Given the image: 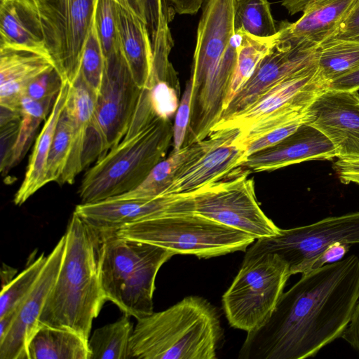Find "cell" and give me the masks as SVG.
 I'll return each instance as SVG.
<instances>
[{
    "mask_svg": "<svg viewBox=\"0 0 359 359\" xmlns=\"http://www.w3.org/2000/svg\"><path fill=\"white\" fill-rule=\"evenodd\" d=\"M124 314L116 321L96 329L88 339L90 359H130L133 325Z\"/></svg>",
    "mask_w": 359,
    "mask_h": 359,
    "instance_id": "4dcf8cb0",
    "label": "cell"
},
{
    "mask_svg": "<svg viewBox=\"0 0 359 359\" xmlns=\"http://www.w3.org/2000/svg\"><path fill=\"white\" fill-rule=\"evenodd\" d=\"M327 89L334 90H358L359 68L333 80L329 83Z\"/></svg>",
    "mask_w": 359,
    "mask_h": 359,
    "instance_id": "7bdbcfd3",
    "label": "cell"
},
{
    "mask_svg": "<svg viewBox=\"0 0 359 359\" xmlns=\"http://www.w3.org/2000/svg\"><path fill=\"white\" fill-rule=\"evenodd\" d=\"M96 98V95L79 75L71 86L67 103L71 116V149L66 167L57 183L60 185L73 184L84 169L83 155Z\"/></svg>",
    "mask_w": 359,
    "mask_h": 359,
    "instance_id": "603a6c76",
    "label": "cell"
},
{
    "mask_svg": "<svg viewBox=\"0 0 359 359\" xmlns=\"http://www.w3.org/2000/svg\"><path fill=\"white\" fill-rule=\"evenodd\" d=\"M236 0H205L189 81L191 114L187 139L205 140L226 109L241 33L234 32Z\"/></svg>",
    "mask_w": 359,
    "mask_h": 359,
    "instance_id": "7a4b0ae2",
    "label": "cell"
},
{
    "mask_svg": "<svg viewBox=\"0 0 359 359\" xmlns=\"http://www.w3.org/2000/svg\"><path fill=\"white\" fill-rule=\"evenodd\" d=\"M306 123L331 141L339 159L359 161L358 90L326 89L308 108Z\"/></svg>",
    "mask_w": 359,
    "mask_h": 359,
    "instance_id": "9a60e30c",
    "label": "cell"
},
{
    "mask_svg": "<svg viewBox=\"0 0 359 359\" xmlns=\"http://www.w3.org/2000/svg\"><path fill=\"white\" fill-rule=\"evenodd\" d=\"M191 101V83L189 80L180 100L173 123V150L177 151L184 145L190 120Z\"/></svg>",
    "mask_w": 359,
    "mask_h": 359,
    "instance_id": "74e56055",
    "label": "cell"
},
{
    "mask_svg": "<svg viewBox=\"0 0 359 359\" xmlns=\"http://www.w3.org/2000/svg\"><path fill=\"white\" fill-rule=\"evenodd\" d=\"M142 90L126 62L106 65L83 155V168L102 158L125 136Z\"/></svg>",
    "mask_w": 359,
    "mask_h": 359,
    "instance_id": "30bf717a",
    "label": "cell"
},
{
    "mask_svg": "<svg viewBox=\"0 0 359 359\" xmlns=\"http://www.w3.org/2000/svg\"><path fill=\"white\" fill-rule=\"evenodd\" d=\"M29 359H90L88 340L69 330L39 325L27 347Z\"/></svg>",
    "mask_w": 359,
    "mask_h": 359,
    "instance_id": "484cf974",
    "label": "cell"
},
{
    "mask_svg": "<svg viewBox=\"0 0 359 359\" xmlns=\"http://www.w3.org/2000/svg\"><path fill=\"white\" fill-rule=\"evenodd\" d=\"M136 1H143V0H135Z\"/></svg>",
    "mask_w": 359,
    "mask_h": 359,
    "instance_id": "7dc6e473",
    "label": "cell"
},
{
    "mask_svg": "<svg viewBox=\"0 0 359 359\" xmlns=\"http://www.w3.org/2000/svg\"><path fill=\"white\" fill-rule=\"evenodd\" d=\"M56 98L37 101L24 97L21 102V120L13 146L5 164L0 168L6 174L18 165L27 154L42 121H46Z\"/></svg>",
    "mask_w": 359,
    "mask_h": 359,
    "instance_id": "f1b7e54d",
    "label": "cell"
},
{
    "mask_svg": "<svg viewBox=\"0 0 359 359\" xmlns=\"http://www.w3.org/2000/svg\"><path fill=\"white\" fill-rule=\"evenodd\" d=\"M172 140V118L160 115L129 128L121 141L83 175L79 189L81 203L102 201L135 189L165 158Z\"/></svg>",
    "mask_w": 359,
    "mask_h": 359,
    "instance_id": "5b68a950",
    "label": "cell"
},
{
    "mask_svg": "<svg viewBox=\"0 0 359 359\" xmlns=\"http://www.w3.org/2000/svg\"><path fill=\"white\" fill-rule=\"evenodd\" d=\"M0 48L50 57L39 14L30 0H0Z\"/></svg>",
    "mask_w": 359,
    "mask_h": 359,
    "instance_id": "7402d4cb",
    "label": "cell"
},
{
    "mask_svg": "<svg viewBox=\"0 0 359 359\" xmlns=\"http://www.w3.org/2000/svg\"><path fill=\"white\" fill-rule=\"evenodd\" d=\"M208 138L180 149L173 150L170 154L157 163L147 178L135 189L113 198L123 199H150L164 193L173 182L177 173L189 161L200 154L206 147Z\"/></svg>",
    "mask_w": 359,
    "mask_h": 359,
    "instance_id": "4316f807",
    "label": "cell"
},
{
    "mask_svg": "<svg viewBox=\"0 0 359 359\" xmlns=\"http://www.w3.org/2000/svg\"><path fill=\"white\" fill-rule=\"evenodd\" d=\"M223 335L219 313L207 299L189 296L137 320L130 340L132 358L215 359Z\"/></svg>",
    "mask_w": 359,
    "mask_h": 359,
    "instance_id": "277c9868",
    "label": "cell"
},
{
    "mask_svg": "<svg viewBox=\"0 0 359 359\" xmlns=\"http://www.w3.org/2000/svg\"><path fill=\"white\" fill-rule=\"evenodd\" d=\"M55 67L50 57L33 51L0 48V106L20 112L28 84L39 75Z\"/></svg>",
    "mask_w": 359,
    "mask_h": 359,
    "instance_id": "44dd1931",
    "label": "cell"
},
{
    "mask_svg": "<svg viewBox=\"0 0 359 359\" xmlns=\"http://www.w3.org/2000/svg\"><path fill=\"white\" fill-rule=\"evenodd\" d=\"M341 337L354 349L359 351V298L355 304L351 320Z\"/></svg>",
    "mask_w": 359,
    "mask_h": 359,
    "instance_id": "b9f144b4",
    "label": "cell"
},
{
    "mask_svg": "<svg viewBox=\"0 0 359 359\" xmlns=\"http://www.w3.org/2000/svg\"><path fill=\"white\" fill-rule=\"evenodd\" d=\"M359 298L355 255L302 274L267 321L247 332L240 359H304L341 337Z\"/></svg>",
    "mask_w": 359,
    "mask_h": 359,
    "instance_id": "6da1fadb",
    "label": "cell"
},
{
    "mask_svg": "<svg viewBox=\"0 0 359 359\" xmlns=\"http://www.w3.org/2000/svg\"><path fill=\"white\" fill-rule=\"evenodd\" d=\"M76 212L102 232L118 231L127 224L170 215L194 212L191 193L160 196L150 199L110 198L80 203Z\"/></svg>",
    "mask_w": 359,
    "mask_h": 359,
    "instance_id": "5bb4252c",
    "label": "cell"
},
{
    "mask_svg": "<svg viewBox=\"0 0 359 359\" xmlns=\"http://www.w3.org/2000/svg\"><path fill=\"white\" fill-rule=\"evenodd\" d=\"M64 81L55 67H53L33 79L27 86L24 97L43 101L56 98Z\"/></svg>",
    "mask_w": 359,
    "mask_h": 359,
    "instance_id": "8d00e7d4",
    "label": "cell"
},
{
    "mask_svg": "<svg viewBox=\"0 0 359 359\" xmlns=\"http://www.w3.org/2000/svg\"><path fill=\"white\" fill-rule=\"evenodd\" d=\"M316 64V50H304L294 47L280 36L273 50L262 60L252 76L226 108L220 121L249 107L280 81Z\"/></svg>",
    "mask_w": 359,
    "mask_h": 359,
    "instance_id": "e0dca14e",
    "label": "cell"
},
{
    "mask_svg": "<svg viewBox=\"0 0 359 359\" xmlns=\"http://www.w3.org/2000/svg\"><path fill=\"white\" fill-rule=\"evenodd\" d=\"M327 88L316 63L273 86L249 107L219 121L212 131L238 128L243 132L264 119L306 111Z\"/></svg>",
    "mask_w": 359,
    "mask_h": 359,
    "instance_id": "4fadbf2b",
    "label": "cell"
},
{
    "mask_svg": "<svg viewBox=\"0 0 359 359\" xmlns=\"http://www.w3.org/2000/svg\"><path fill=\"white\" fill-rule=\"evenodd\" d=\"M95 4V0H66L67 36L62 79L71 85L79 75Z\"/></svg>",
    "mask_w": 359,
    "mask_h": 359,
    "instance_id": "d4e9b609",
    "label": "cell"
},
{
    "mask_svg": "<svg viewBox=\"0 0 359 359\" xmlns=\"http://www.w3.org/2000/svg\"><path fill=\"white\" fill-rule=\"evenodd\" d=\"M238 128L212 131L205 149L177 173L164 195L191 193L246 170L248 154Z\"/></svg>",
    "mask_w": 359,
    "mask_h": 359,
    "instance_id": "7c38bea8",
    "label": "cell"
},
{
    "mask_svg": "<svg viewBox=\"0 0 359 359\" xmlns=\"http://www.w3.org/2000/svg\"><path fill=\"white\" fill-rule=\"evenodd\" d=\"M233 26L235 32L241 31L260 38L272 36L279 29L268 0H236Z\"/></svg>",
    "mask_w": 359,
    "mask_h": 359,
    "instance_id": "d6a6232c",
    "label": "cell"
},
{
    "mask_svg": "<svg viewBox=\"0 0 359 359\" xmlns=\"http://www.w3.org/2000/svg\"><path fill=\"white\" fill-rule=\"evenodd\" d=\"M16 273L17 270L15 269L3 264L1 269V287L8 284L15 278Z\"/></svg>",
    "mask_w": 359,
    "mask_h": 359,
    "instance_id": "bcb514c9",
    "label": "cell"
},
{
    "mask_svg": "<svg viewBox=\"0 0 359 359\" xmlns=\"http://www.w3.org/2000/svg\"><path fill=\"white\" fill-rule=\"evenodd\" d=\"M104 72V59L94 11L82 53L79 75L96 96L101 88Z\"/></svg>",
    "mask_w": 359,
    "mask_h": 359,
    "instance_id": "e575fe53",
    "label": "cell"
},
{
    "mask_svg": "<svg viewBox=\"0 0 359 359\" xmlns=\"http://www.w3.org/2000/svg\"><path fill=\"white\" fill-rule=\"evenodd\" d=\"M71 86L67 81H64L52 110L36 140L25 177L14 196L13 201L16 205H22L46 185V168L50 148L58 119L67 102Z\"/></svg>",
    "mask_w": 359,
    "mask_h": 359,
    "instance_id": "cb8c5ba5",
    "label": "cell"
},
{
    "mask_svg": "<svg viewBox=\"0 0 359 359\" xmlns=\"http://www.w3.org/2000/svg\"><path fill=\"white\" fill-rule=\"evenodd\" d=\"M46 259L47 257L42 253L8 284L1 287L0 317L15 310L18 307L34 286Z\"/></svg>",
    "mask_w": 359,
    "mask_h": 359,
    "instance_id": "d590c367",
    "label": "cell"
},
{
    "mask_svg": "<svg viewBox=\"0 0 359 359\" xmlns=\"http://www.w3.org/2000/svg\"><path fill=\"white\" fill-rule=\"evenodd\" d=\"M41 20L47 47L62 78L67 36L66 0H30Z\"/></svg>",
    "mask_w": 359,
    "mask_h": 359,
    "instance_id": "f546056e",
    "label": "cell"
},
{
    "mask_svg": "<svg viewBox=\"0 0 359 359\" xmlns=\"http://www.w3.org/2000/svg\"><path fill=\"white\" fill-rule=\"evenodd\" d=\"M358 0H311L296 22H282L280 39L304 50H316L332 38Z\"/></svg>",
    "mask_w": 359,
    "mask_h": 359,
    "instance_id": "d6986e66",
    "label": "cell"
},
{
    "mask_svg": "<svg viewBox=\"0 0 359 359\" xmlns=\"http://www.w3.org/2000/svg\"><path fill=\"white\" fill-rule=\"evenodd\" d=\"M66 238L64 234L47 256L34 286L17 308L12 326L0 341V359H29V342L39 326L46 300L57 279L62 262Z\"/></svg>",
    "mask_w": 359,
    "mask_h": 359,
    "instance_id": "2e32d148",
    "label": "cell"
},
{
    "mask_svg": "<svg viewBox=\"0 0 359 359\" xmlns=\"http://www.w3.org/2000/svg\"><path fill=\"white\" fill-rule=\"evenodd\" d=\"M358 184H359V182L358 183Z\"/></svg>",
    "mask_w": 359,
    "mask_h": 359,
    "instance_id": "c3c4849f",
    "label": "cell"
},
{
    "mask_svg": "<svg viewBox=\"0 0 359 359\" xmlns=\"http://www.w3.org/2000/svg\"><path fill=\"white\" fill-rule=\"evenodd\" d=\"M116 20L126 60L141 88H148L153 67V51L147 23L130 0H116Z\"/></svg>",
    "mask_w": 359,
    "mask_h": 359,
    "instance_id": "ffe728a7",
    "label": "cell"
},
{
    "mask_svg": "<svg viewBox=\"0 0 359 359\" xmlns=\"http://www.w3.org/2000/svg\"><path fill=\"white\" fill-rule=\"evenodd\" d=\"M118 233L171 250L210 258L245 251L255 240L248 233L195 212L170 215L123 226Z\"/></svg>",
    "mask_w": 359,
    "mask_h": 359,
    "instance_id": "52a82bcc",
    "label": "cell"
},
{
    "mask_svg": "<svg viewBox=\"0 0 359 359\" xmlns=\"http://www.w3.org/2000/svg\"><path fill=\"white\" fill-rule=\"evenodd\" d=\"M334 39L359 41V0L341 23L337 32L330 39Z\"/></svg>",
    "mask_w": 359,
    "mask_h": 359,
    "instance_id": "ab89813d",
    "label": "cell"
},
{
    "mask_svg": "<svg viewBox=\"0 0 359 359\" xmlns=\"http://www.w3.org/2000/svg\"><path fill=\"white\" fill-rule=\"evenodd\" d=\"M306 123L301 120L292 122L278 128L260 135L246 145L248 156L262 149L270 147L295 132L300 126Z\"/></svg>",
    "mask_w": 359,
    "mask_h": 359,
    "instance_id": "f35d334b",
    "label": "cell"
},
{
    "mask_svg": "<svg viewBox=\"0 0 359 359\" xmlns=\"http://www.w3.org/2000/svg\"><path fill=\"white\" fill-rule=\"evenodd\" d=\"M165 1L167 5L170 4L175 12L178 14L193 15L198 12L205 0H165Z\"/></svg>",
    "mask_w": 359,
    "mask_h": 359,
    "instance_id": "ee69618b",
    "label": "cell"
},
{
    "mask_svg": "<svg viewBox=\"0 0 359 359\" xmlns=\"http://www.w3.org/2000/svg\"><path fill=\"white\" fill-rule=\"evenodd\" d=\"M238 32L241 33V39L226 108L250 79L262 60L273 50L280 36L279 29L275 35L266 38L256 37L241 31Z\"/></svg>",
    "mask_w": 359,
    "mask_h": 359,
    "instance_id": "83f0119b",
    "label": "cell"
},
{
    "mask_svg": "<svg viewBox=\"0 0 359 359\" xmlns=\"http://www.w3.org/2000/svg\"><path fill=\"white\" fill-rule=\"evenodd\" d=\"M65 235L60 271L39 323L72 330L88 340L93 320L107 301L100 278L104 233L74 212Z\"/></svg>",
    "mask_w": 359,
    "mask_h": 359,
    "instance_id": "3957f363",
    "label": "cell"
},
{
    "mask_svg": "<svg viewBox=\"0 0 359 359\" xmlns=\"http://www.w3.org/2000/svg\"><path fill=\"white\" fill-rule=\"evenodd\" d=\"M290 276L288 264L277 254L244 257L238 274L222 296L229 325L247 332L263 325Z\"/></svg>",
    "mask_w": 359,
    "mask_h": 359,
    "instance_id": "ba28073f",
    "label": "cell"
},
{
    "mask_svg": "<svg viewBox=\"0 0 359 359\" xmlns=\"http://www.w3.org/2000/svg\"><path fill=\"white\" fill-rule=\"evenodd\" d=\"M250 172L209 184L191 192L194 212L245 232L255 239L271 236L278 227L262 210Z\"/></svg>",
    "mask_w": 359,
    "mask_h": 359,
    "instance_id": "8fae6325",
    "label": "cell"
},
{
    "mask_svg": "<svg viewBox=\"0 0 359 359\" xmlns=\"http://www.w3.org/2000/svg\"><path fill=\"white\" fill-rule=\"evenodd\" d=\"M311 0H283L282 6L288 11L289 14L294 15L302 12L305 6Z\"/></svg>",
    "mask_w": 359,
    "mask_h": 359,
    "instance_id": "f6af8a7d",
    "label": "cell"
},
{
    "mask_svg": "<svg viewBox=\"0 0 359 359\" xmlns=\"http://www.w3.org/2000/svg\"><path fill=\"white\" fill-rule=\"evenodd\" d=\"M103 233L100 278L107 301L137 320L151 315L157 273L174 252L118 231Z\"/></svg>",
    "mask_w": 359,
    "mask_h": 359,
    "instance_id": "8992f818",
    "label": "cell"
},
{
    "mask_svg": "<svg viewBox=\"0 0 359 359\" xmlns=\"http://www.w3.org/2000/svg\"><path fill=\"white\" fill-rule=\"evenodd\" d=\"M349 250V245L336 242L329 246L320 256L314 264L313 269L320 268L325 264L333 263L342 259Z\"/></svg>",
    "mask_w": 359,
    "mask_h": 359,
    "instance_id": "60d3db41",
    "label": "cell"
},
{
    "mask_svg": "<svg viewBox=\"0 0 359 359\" xmlns=\"http://www.w3.org/2000/svg\"><path fill=\"white\" fill-rule=\"evenodd\" d=\"M336 242L359 244V211L327 217L305 226L280 229L275 235L257 238L244 257L275 253L288 264L291 276L305 274L313 270L320 256Z\"/></svg>",
    "mask_w": 359,
    "mask_h": 359,
    "instance_id": "9c48e42d",
    "label": "cell"
},
{
    "mask_svg": "<svg viewBox=\"0 0 359 359\" xmlns=\"http://www.w3.org/2000/svg\"><path fill=\"white\" fill-rule=\"evenodd\" d=\"M70 149L71 116L66 104L58 119L50 148L46 168V184L58 183L66 167Z\"/></svg>",
    "mask_w": 359,
    "mask_h": 359,
    "instance_id": "836d02e7",
    "label": "cell"
},
{
    "mask_svg": "<svg viewBox=\"0 0 359 359\" xmlns=\"http://www.w3.org/2000/svg\"><path fill=\"white\" fill-rule=\"evenodd\" d=\"M337 157L331 141L320 130L304 123L278 143L249 155L243 164L250 172L273 171L290 165Z\"/></svg>",
    "mask_w": 359,
    "mask_h": 359,
    "instance_id": "ac0fdd59",
    "label": "cell"
},
{
    "mask_svg": "<svg viewBox=\"0 0 359 359\" xmlns=\"http://www.w3.org/2000/svg\"><path fill=\"white\" fill-rule=\"evenodd\" d=\"M316 63L321 77L329 83L359 68V41L329 39L316 50Z\"/></svg>",
    "mask_w": 359,
    "mask_h": 359,
    "instance_id": "1f68e13d",
    "label": "cell"
}]
</instances>
